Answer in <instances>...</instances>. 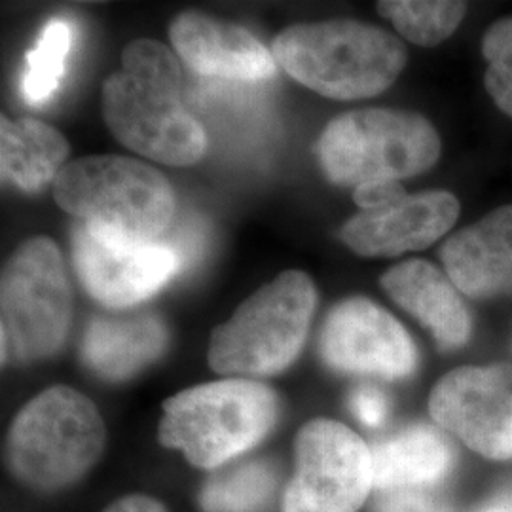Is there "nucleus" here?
<instances>
[{
  "label": "nucleus",
  "instance_id": "1",
  "mask_svg": "<svg viewBox=\"0 0 512 512\" xmlns=\"http://www.w3.org/2000/svg\"><path fill=\"white\" fill-rule=\"evenodd\" d=\"M274 54L302 86L340 101L380 95L406 65L399 38L351 19L293 25L275 38Z\"/></svg>",
  "mask_w": 512,
  "mask_h": 512
},
{
  "label": "nucleus",
  "instance_id": "2",
  "mask_svg": "<svg viewBox=\"0 0 512 512\" xmlns=\"http://www.w3.org/2000/svg\"><path fill=\"white\" fill-rule=\"evenodd\" d=\"M105 444L107 429L95 404L71 387L54 385L19 410L6 459L25 486L52 492L88 475Z\"/></svg>",
  "mask_w": 512,
  "mask_h": 512
},
{
  "label": "nucleus",
  "instance_id": "3",
  "mask_svg": "<svg viewBox=\"0 0 512 512\" xmlns=\"http://www.w3.org/2000/svg\"><path fill=\"white\" fill-rule=\"evenodd\" d=\"M277 418L279 399L268 385L232 378L167 399L158 440L200 469H217L256 446Z\"/></svg>",
  "mask_w": 512,
  "mask_h": 512
},
{
  "label": "nucleus",
  "instance_id": "4",
  "mask_svg": "<svg viewBox=\"0 0 512 512\" xmlns=\"http://www.w3.org/2000/svg\"><path fill=\"white\" fill-rule=\"evenodd\" d=\"M54 198L88 226L143 241H158L175 215V194L164 175L122 156L65 165L54 181Z\"/></svg>",
  "mask_w": 512,
  "mask_h": 512
},
{
  "label": "nucleus",
  "instance_id": "5",
  "mask_svg": "<svg viewBox=\"0 0 512 512\" xmlns=\"http://www.w3.org/2000/svg\"><path fill=\"white\" fill-rule=\"evenodd\" d=\"M317 293L310 275L289 270L249 296L209 342V366L219 374L272 376L304 346Z\"/></svg>",
  "mask_w": 512,
  "mask_h": 512
},
{
  "label": "nucleus",
  "instance_id": "6",
  "mask_svg": "<svg viewBox=\"0 0 512 512\" xmlns=\"http://www.w3.org/2000/svg\"><path fill=\"white\" fill-rule=\"evenodd\" d=\"M440 137L420 114L365 109L342 114L319 139L321 165L332 183L359 186L420 175L437 164Z\"/></svg>",
  "mask_w": 512,
  "mask_h": 512
},
{
  "label": "nucleus",
  "instance_id": "7",
  "mask_svg": "<svg viewBox=\"0 0 512 512\" xmlns=\"http://www.w3.org/2000/svg\"><path fill=\"white\" fill-rule=\"evenodd\" d=\"M71 285L65 260L52 239H27L2 270V363L27 365L48 359L67 340Z\"/></svg>",
  "mask_w": 512,
  "mask_h": 512
},
{
  "label": "nucleus",
  "instance_id": "8",
  "mask_svg": "<svg viewBox=\"0 0 512 512\" xmlns=\"http://www.w3.org/2000/svg\"><path fill=\"white\" fill-rule=\"evenodd\" d=\"M372 488V452L359 435L332 420L300 429L283 512H357Z\"/></svg>",
  "mask_w": 512,
  "mask_h": 512
},
{
  "label": "nucleus",
  "instance_id": "9",
  "mask_svg": "<svg viewBox=\"0 0 512 512\" xmlns=\"http://www.w3.org/2000/svg\"><path fill=\"white\" fill-rule=\"evenodd\" d=\"M103 116L120 143L162 164H196L207 150L205 129L184 109L179 93L124 71L103 86Z\"/></svg>",
  "mask_w": 512,
  "mask_h": 512
},
{
  "label": "nucleus",
  "instance_id": "10",
  "mask_svg": "<svg viewBox=\"0 0 512 512\" xmlns=\"http://www.w3.org/2000/svg\"><path fill=\"white\" fill-rule=\"evenodd\" d=\"M76 274L107 308H129L158 293L179 270V256L160 241L126 238L82 222L73 236Z\"/></svg>",
  "mask_w": 512,
  "mask_h": 512
},
{
  "label": "nucleus",
  "instance_id": "11",
  "mask_svg": "<svg viewBox=\"0 0 512 512\" xmlns=\"http://www.w3.org/2000/svg\"><path fill=\"white\" fill-rule=\"evenodd\" d=\"M429 410L442 429L490 459L512 456V366H463L435 385Z\"/></svg>",
  "mask_w": 512,
  "mask_h": 512
},
{
  "label": "nucleus",
  "instance_id": "12",
  "mask_svg": "<svg viewBox=\"0 0 512 512\" xmlns=\"http://www.w3.org/2000/svg\"><path fill=\"white\" fill-rule=\"evenodd\" d=\"M321 355L334 370L382 380H403L418 365L410 334L366 298H349L330 311L321 332Z\"/></svg>",
  "mask_w": 512,
  "mask_h": 512
},
{
  "label": "nucleus",
  "instance_id": "13",
  "mask_svg": "<svg viewBox=\"0 0 512 512\" xmlns=\"http://www.w3.org/2000/svg\"><path fill=\"white\" fill-rule=\"evenodd\" d=\"M458 198L444 190L406 194L395 202L355 215L342 241L361 256H399L433 245L456 224Z\"/></svg>",
  "mask_w": 512,
  "mask_h": 512
},
{
  "label": "nucleus",
  "instance_id": "14",
  "mask_svg": "<svg viewBox=\"0 0 512 512\" xmlns=\"http://www.w3.org/2000/svg\"><path fill=\"white\" fill-rule=\"evenodd\" d=\"M169 35L184 63L202 76L236 82H262L274 76V55L239 25L184 12L171 23Z\"/></svg>",
  "mask_w": 512,
  "mask_h": 512
},
{
  "label": "nucleus",
  "instance_id": "15",
  "mask_svg": "<svg viewBox=\"0 0 512 512\" xmlns=\"http://www.w3.org/2000/svg\"><path fill=\"white\" fill-rule=\"evenodd\" d=\"M446 275L471 298L512 293V205L454 234L442 247Z\"/></svg>",
  "mask_w": 512,
  "mask_h": 512
},
{
  "label": "nucleus",
  "instance_id": "16",
  "mask_svg": "<svg viewBox=\"0 0 512 512\" xmlns=\"http://www.w3.org/2000/svg\"><path fill=\"white\" fill-rule=\"evenodd\" d=\"M387 294L435 336L440 349H458L471 336V315L448 275L425 260H408L382 277Z\"/></svg>",
  "mask_w": 512,
  "mask_h": 512
},
{
  "label": "nucleus",
  "instance_id": "17",
  "mask_svg": "<svg viewBox=\"0 0 512 512\" xmlns=\"http://www.w3.org/2000/svg\"><path fill=\"white\" fill-rule=\"evenodd\" d=\"M167 332L152 313L95 317L82 338V359L107 380H126L164 353Z\"/></svg>",
  "mask_w": 512,
  "mask_h": 512
},
{
  "label": "nucleus",
  "instance_id": "18",
  "mask_svg": "<svg viewBox=\"0 0 512 512\" xmlns=\"http://www.w3.org/2000/svg\"><path fill=\"white\" fill-rule=\"evenodd\" d=\"M374 488L420 490L440 482L454 463L450 442L437 429L412 425L372 448Z\"/></svg>",
  "mask_w": 512,
  "mask_h": 512
},
{
  "label": "nucleus",
  "instance_id": "19",
  "mask_svg": "<svg viewBox=\"0 0 512 512\" xmlns=\"http://www.w3.org/2000/svg\"><path fill=\"white\" fill-rule=\"evenodd\" d=\"M71 147L57 129L35 120H0L2 179L25 192H40L67 165Z\"/></svg>",
  "mask_w": 512,
  "mask_h": 512
},
{
  "label": "nucleus",
  "instance_id": "20",
  "mask_svg": "<svg viewBox=\"0 0 512 512\" xmlns=\"http://www.w3.org/2000/svg\"><path fill=\"white\" fill-rule=\"evenodd\" d=\"M73 46V27L65 19H52L40 33L37 46L27 54L21 76L25 103L40 107L57 92Z\"/></svg>",
  "mask_w": 512,
  "mask_h": 512
},
{
  "label": "nucleus",
  "instance_id": "21",
  "mask_svg": "<svg viewBox=\"0 0 512 512\" xmlns=\"http://www.w3.org/2000/svg\"><path fill=\"white\" fill-rule=\"evenodd\" d=\"M378 12L410 42L433 48L454 35L465 18L467 4L448 0H387L378 2Z\"/></svg>",
  "mask_w": 512,
  "mask_h": 512
},
{
  "label": "nucleus",
  "instance_id": "22",
  "mask_svg": "<svg viewBox=\"0 0 512 512\" xmlns=\"http://www.w3.org/2000/svg\"><path fill=\"white\" fill-rule=\"evenodd\" d=\"M275 490L272 465L264 461L243 463L213 476L202 492L205 512H260Z\"/></svg>",
  "mask_w": 512,
  "mask_h": 512
},
{
  "label": "nucleus",
  "instance_id": "23",
  "mask_svg": "<svg viewBox=\"0 0 512 512\" xmlns=\"http://www.w3.org/2000/svg\"><path fill=\"white\" fill-rule=\"evenodd\" d=\"M482 54L488 61L486 90L495 105L512 118V18L501 19L490 27L482 40Z\"/></svg>",
  "mask_w": 512,
  "mask_h": 512
},
{
  "label": "nucleus",
  "instance_id": "24",
  "mask_svg": "<svg viewBox=\"0 0 512 512\" xmlns=\"http://www.w3.org/2000/svg\"><path fill=\"white\" fill-rule=\"evenodd\" d=\"M124 73L158 88L179 93L181 69L173 54L156 40L141 38L124 50Z\"/></svg>",
  "mask_w": 512,
  "mask_h": 512
},
{
  "label": "nucleus",
  "instance_id": "25",
  "mask_svg": "<svg viewBox=\"0 0 512 512\" xmlns=\"http://www.w3.org/2000/svg\"><path fill=\"white\" fill-rule=\"evenodd\" d=\"M380 512H452L420 490H389L378 497Z\"/></svg>",
  "mask_w": 512,
  "mask_h": 512
},
{
  "label": "nucleus",
  "instance_id": "26",
  "mask_svg": "<svg viewBox=\"0 0 512 512\" xmlns=\"http://www.w3.org/2000/svg\"><path fill=\"white\" fill-rule=\"evenodd\" d=\"M351 410L366 427L384 425L389 416V401L380 389L361 387L351 395Z\"/></svg>",
  "mask_w": 512,
  "mask_h": 512
},
{
  "label": "nucleus",
  "instance_id": "27",
  "mask_svg": "<svg viewBox=\"0 0 512 512\" xmlns=\"http://www.w3.org/2000/svg\"><path fill=\"white\" fill-rule=\"evenodd\" d=\"M403 196H406L403 184L395 181L359 184L353 192V200L361 207V211L382 207L385 203L395 202Z\"/></svg>",
  "mask_w": 512,
  "mask_h": 512
},
{
  "label": "nucleus",
  "instance_id": "28",
  "mask_svg": "<svg viewBox=\"0 0 512 512\" xmlns=\"http://www.w3.org/2000/svg\"><path fill=\"white\" fill-rule=\"evenodd\" d=\"M103 512H167L164 505L148 495H128L114 501Z\"/></svg>",
  "mask_w": 512,
  "mask_h": 512
},
{
  "label": "nucleus",
  "instance_id": "29",
  "mask_svg": "<svg viewBox=\"0 0 512 512\" xmlns=\"http://www.w3.org/2000/svg\"><path fill=\"white\" fill-rule=\"evenodd\" d=\"M478 512H512V495H497Z\"/></svg>",
  "mask_w": 512,
  "mask_h": 512
}]
</instances>
